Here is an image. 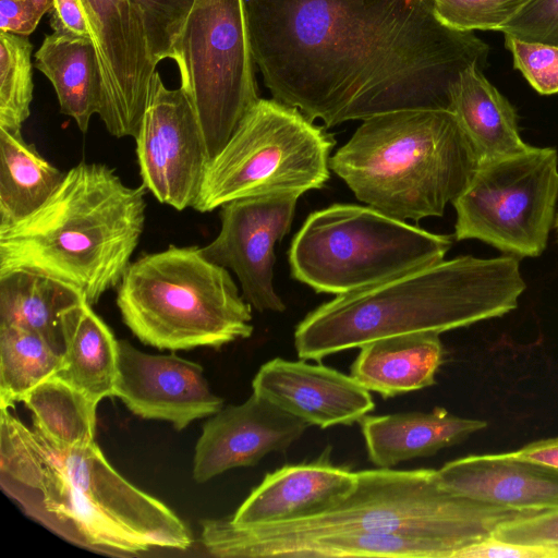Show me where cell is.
Segmentation results:
<instances>
[{"instance_id": "cell-21", "label": "cell", "mask_w": 558, "mask_h": 558, "mask_svg": "<svg viewBox=\"0 0 558 558\" xmlns=\"http://www.w3.org/2000/svg\"><path fill=\"white\" fill-rule=\"evenodd\" d=\"M439 335L412 332L365 343L352 363L351 376L384 399L433 386L444 361Z\"/></svg>"}, {"instance_id": "cell-20", "label": "cell", "mask_w": 558, "mask_h": 558, "mask_svg": "<svg viewBox=\"0 0 558 558\" xmlns=\"http://www.w3.org/2000/svg\"><path fill=\"white\" fill-rule=\"evenodd\" d=\"M359 423L368 458L378 468L433 456L487 427L485 421L457 416L441 407L430 412L365 415Z\"/></svg>"}, {"instance_id": "cell-35", "label": "cell", "mask_w": 558, "mask_h": 558, "mask_svg": "<svg viewBox=\"0 0 558 558\" xmlns=\"http://www.w3.org/2000/svg\"><path fill=\"white\" fill-rule=\"evenodd\" d=\"M493 537L511 544H558V507L500 525Z\"/></svg>"}, {"instance_id": "cell-40", "label": "cell", "mask_w": 558, "mask_h": 558, "mask_svg": "<svg viewBox=\"0 0 558 558\" xmlns=\"http://www.w3.org/2000/svg\"><path fill=\"white\" fill-rule=\"evenodd\" d=\"M40 14H45L47 12H50L53 0H28Z\"/></svg>"}, {"instance_id": "cell-34", "label": "cell", "mask_w": 558, "mask_h": 558, "mask_svg": "<svg viewBox=\"0 0 558 558\" xmlns=\"http://www.w3.org/2000/svg\"><path fill=\"white\" fill-rule=\"evenodd\" d=\"M500 32L524 41L558 47V0H529Z\"/></svg>"}, {"instance_id": "cell-13", "label": "cell", "mask_w": 558, "mask_h": 558, "mask_svg": "<svg viewBox=\"0 0 558 558\" xmlns=\"http://www.w3.org/2000/svg\"><path fill=\"white\" fill-rule=\"evenodd\" d=\"M99 59L98 112L114 137H135L144 114L153 61L142 19L131 0H78Z\"/></svg>"}, {"instance_id": "cell-8", "label": "cell", "mask_w": 558, "mask_h": 558, "mask_svg": "<svg viewBox=\"0 0 558 558\" xmlns=\"http://www.w3.org/2000/svg\"><path fill=\"white\" fill-rule=\"evenodd\" d=\"M451 243L371 206L333 204L305 219L288 256L295 280L337 296L438 263Z\"/></svg>"}, {"instance_id": "cell-25", "label": "cell", "mask_w": 558, "mask_h": 558, "mask_svg": "<svg viewBox=\"0 0 558 558\" xmlns=\"http://www.w3.org/2000/svg\"><path fill=\"white\" fill-rule=\"evenodd\" d=\"M457 549L433 538L399 533H333L271 542L246 558H457Z\"/></svg>"}, {"instance_id": "cell-3", "label": "cell", "mask_w": 558, "mask_h": 558, "mask_svg": "<svg viewBox=\"0 0 558 558\" xmlns=\"http://www.w3.org/2000/svg\"><path fill=\"white\" fill-rule=\"evenodd\" d=\"M524 290L515 256L442 259L322 304L298 324L294 348L320 361L381 338L441 333L508 314Z\"/></svg>"}, {"instance_id": "cell-5", "label": "cell", "mask_w": 558, "mask_h": 558, "mask_svg": "<svg viewBox=\"0 0 558 558\" xmlns=\"http://www.w3.org/2000/svg\"><path fill=\"white\" fill-rule=\"evenodd\" d=\"M434 469L357 471L354 489L314 515L252 527L229 519L202 521L201 539L221 558H246L255 547L279 541L333 533H399L444 542L457 549L492 537L496 529L539 510L495 506L442 489Z\"/></svg>"}, {"instance_id": "cell-23", "label": "cell", "mask_w": 558, "mask_h": 558, "mask_svg": "<svg viewBox=\"0 0 558 558\" xmlns=\"http://www.w3.org/2000/svg\"><path fill=\"white\" fill-rule=\"evenodd\" d=\"M63 364L53 376L98 404L114 396L118 341L107 324L82 300L61 316Z\"/></svg>"}, {"instance_id": "cell-39", "label": "cell", "mask_w": 558, "mask_h": 558, "mask_svg": "<svg viewBox=\"0 0 558 558\" xmlns=\"http://www.w3.org/2000/svg\"><path fill=\"white\" fill-rule=\"evenodd\" d=\"M507 453L558 469V437L536 440Z\"/></svg>"}, {"instance_id": "cell-41", "label": "cell", "mask_w": 558, "mask_h": 558, "mask_svg": "<svg viewBox=\"0 0 558 558\" xmlns=\"http://www.w3.org/2000/svg\"><path fill=\"white\" fill-rule=\"evenodd\" d=\"M556 229H557V234H558V217H557V220H556Z\"/></svg>"}, {"instance_id": "cell-12", "label": "cell", "mask_w": 558, "mask_h": 558, "mask_svg": "<svg viewBox=\"0 0 558 558\" xmlns=\"http://www.w3.org/2000/svg\"><path fill=\"white\" fill-rule=\"evenodd\" d=\"M134 140L146 190L177 210L193 207L210 157L189 96L167 88L157 71Z\"/></svg>"}, {"instance_id": "cell-36", "label": "cell", "mask_w": 558, "mask_h": 558, "mask_svg": "<svg viewBox=\"0 0 558 558\" xmlns=\"http://www.w3.org/2000/svg\"><path fill=\"white\" fill-rule=\"evenodd\" d=\"M460 558H558V544L520 545L492 536L464 549Z\"/></svg>"}, {"instance_id": "cell-16", "label": "cell", "mask_w": 558, "mask_h": 558, "mask_svg": "<svg viewBox=\"0 0 558 558\" xmlns=\"http://www.w3.org/2000/svg\"><path fill=\"white\" fill-rule=\"evenodd\" d=\"M310 425L255 393L228 405L204 424L195 446L193 478L205 483L234 468L256 465L271 452H286Z\"/></svg>"}, {"instance_id": "cell-30", "label": "cell", "mask_w": 558, "mask_h": 558, "mask_svg": "<svg viewBox=\"0 0 558 558\" xmlns=\"http://www.w3.org/2000/svg\"><path fill=\"white\" fill-rule=\"evenodd\" d=\"M32 50L28 37L0 32V128L21 129L29 117Z\"/></svg>"}, {"instance_id": "cell-33", "label": "cell", "mask_w": 558, "mask_h": 558, "mask_svg": "<svg viewBox=\"0 0 558 558\" xmlns=\"http://www.w3.org/2000/svg\"><path fill=\"white\" fill-rule=\"evenodd\" d=\"M513 65L539 94L558 93V47L505 35Z\"/></svg>"}, {"instance_id": "cell-22", "label": "cell", "mask_w": 558, "mask_h": 558, "mask_svg": "<svg viewBox=\"0 0 558 558\" xmlns=\"http://www.w3.org/2000/svg\"><path fill=\"white\" fill-rule=\"evenodd\" d=\"M482 69L472 64L459 74L450 88L449 106L480 163L531 147L520 136L514 108L484 76Z\"/></svg>"}, {"instance_id": "cell-26", "label": "cell", "mask_w": 558, "mask_h": 558, "mask_svg": "<svg viewBox=\"0 0 558 558\" xmlns=\"http://www.w3.org/2000/svg\"><path fill=\"white\" fill-rule=\"evenodd\" d=\"M65 175L23 138L21 129L0 128V227L13 225L37 210Z\"/></svg>"}, {"instance_id": "cell-11", "label": "cell", "mask_w": 558, "mask_h": 558, "mask_svg": "<svg viewBox=\"0 0 558 558\" xmlns=\"http://www.w3.org/2000/svg\"><path fill=\"white\" fill-rule=\"evenodd\" d=\"M557 198L556 149L531 146L483 161L452 202L454 238L476 239L512 256H539L546 248Z\"/></svg>"}, {"instance_id": "cell-29", "label": "cell", "mask_w": 558, "mask_h": 558, "mask_svg": "<svg viewBox=\"0 0 558 558\" xmlns=\"http://www.w3.org/2000/svg\"><path fill=\"white\" fill-rule=\"evenodd\" d=\"M62 353L40 335L0 326V408H11L62 367Z\"/></svg>"}, {"instance_id": "cell-24", "label": "cell", "mask_w": 558, "mask_h": 558, "mask_svg": "<svg viewBox=\"0 0 558 558\" xmlns=\"http://www.w3.org/2000/svg\"><path fill=\"white\" fill-rule=\"evenodd\" d=\"M35 66L51 82L60 111L86 133L90 118L99 112L102 96L99 59L92 38L52 32L35 52Z\"/></svg>"}, {"instance_id": "cell-31", "label": "cell", "mask_w": 558, "mask_h": 558, "mask_svg": "<svg viewBox=\"0 0 558 558\" xmlns=\"http://www.w3.org/2000/svg\"><path fill=\"white\" fill-rule=\"evenodd\" d=\"M138 12L153 61L171 57L173 45L195 0H131Z\"/></svg>"}, {"instance_id": "cell-4", "label": "cell", "mask_w": 558, "mask_h": 558, "mask_svg": "<svg viewBox=\"0 0 558 558\" xmlns=\"http://www.w3.org/2000/svg\"><path fill=\"white\" fill-rule=\"evenodd\" d=\"M146 187L129 186L104 165L82 161L24 219L0 227V275L51 278L90 305L119 286L145 225Z\"/></svg>"}, {"instance_id": "cell-37", "label": "cell", "mask_w": 558, "mask_h": 558, "mask_svg": "<svg viewBox=\"0 0 558 558\" xmlns=\"http://www.w3.org/2000/svg\"><path fill=\"white\" fill-rule=\"evenodd\" d=\"M41 17L28 0H0V32L28 37Z\"/></svg>"}, {"instance_id": "cell-14", "label": "cell", "mask_w": 558, "mask_h": 558, "mask_svg": "<svg viewBox=\"0 0 558 558\" xmlns=\"http://www.w3.org/2000/svg\"><path fill=\"white\" fill-rule=\"evenodd\" d=\"M299 195L238 198L220 207L221 227L203 254L236 276L244 300L258 312L286 310L274 287L275 244L289 231Z\"/></svg>"}, {"instance_id": "cell-18", "label": "cell", "mask_w": 558, "mask_h": 558, "mask_svg": "<svg viewBox=\"0 0 558 558\" xmlns=\"http://www.w3.org/2000/svg\"><path fill=\"white\" fill-rule=\"evenodd\" d=\"M356 482V472L331 463L328 448L313 462L284 465L266 474L229 521L238 527H252L307 518L340 502Z\"/></svg>"}, {"instance_id": "cell-10", "label": "cell", "mask_w": 558, "mask_h": 558, "mask_svg": "<svg viewBox=\"0 0 558 558\" xmlns=\"http://www.w3.org/2000/svg\"><path fill=\"white\" fill-rule=\"evenodd\" d=\"M210 160L259 100L244 0H195L171 57Z\"/></svg>"}, {"instance_id": "cell-27", "label": "cell", "mask_w": 558, "mask_h": 558, "mask_svg": "<svg viewBox=\"0 0 558 558\" xmlns=\"http://www.w3.org/2000/svg\"><path fill=\"white\" fill-rule=\"evenodd\" d=\"M84 300L68 286L37 274L0 275V326H14L44 337L62 353L61 316Z\"/></svg>"}, {"instance_id": "cell-32", "label": "cell", "mask_w": 558, "mask_h": 558, "mask_svg": "<svg viewBox=\"0 0 558 558\" xmlns=\"http://www.w3.org/2000/svg\"><path fill=\"white\" fill-rule=\"evenodd\" d=\"M438 17L460 31H500L529 0H432Z\"/></svg>"}, {"instance_id": "cell-38", "label": "cell", "mask_w": 558, "mask_h": 558, "mask_svg": "<svg viewBox=\"0 0 558 558\" xmlns=\"http://www.w3.org/2000/svg\"><path fill=\"white\" fill-rule=\"evenodd\" d=\"M50 13V26L53 32L90 37L78 0H53Z\"/></svg>"}, {"instance_id": "cell-19", "label": "cell", "mask_w": 558, "mask_h": 558, "mask_svg": "<svg viewBox=\"0 0 558 558\" xmlns=\"http://www.w3.org/2000/svg\"><path fill=\"white\" fill-rule=\"evenodd\" d=\"M448 493L522 510L558 507V469L505 453L472 454L435 471Z\"/></svg>"}, {"instance_id": "cell-6", "label": "cell", "mask_w": 558, "mask_h": 558, "mask_svg": "<svg viewBox=\"0 0 558 558\" xmlns=\"http://www.w3.org/2000/svg\"><path fill=\"white\" fill-rule=\"evenodd\" d=\"M478 165L449 109L399 110L363 120L329 161L359 201L404 221L442 216Z\"/></svg>"}, {"instance_id": "cell-9", "label": "cell", "mask_w": 558, "mask_h": 558, "mask_svg": "<svg viewBox=\"0 0 558 558\" xmlns=\"http://www.w3.org/2000/svg\"><path fill=\"white\" fill-rule=\"evenodd\" d=\"M333 146L332 135L296 108L259 98L209 161L193 208L208 213L238 198L322 189Z\"/></svg>"}, {"instance_id": "cell-28", "label": "cell", "mask_w": 558, "mask_h": 558, "mask_svg": "<svg viewBox=\"0 0 558 558\" xmlns=\"http://www.w3.org/2000/svg\"><path fill=\"white\" fill-rule=\"evenodd\" d=\"M21 402L32 413L33 427L51 441L69 447L95 441L98 404L68 383L51 377Z\"/></svg>"}, {"instance_id": "cell-15", "label": "cell", "mask_w": 558, "mask_h": 558, "mask_svg": "<svg viewBox=\"0 0 558 558\" xmlns=\"http://www.w3.org/2000/svg\"><path fill=\"white\" fill-rule=\"evenodd\" d=\"M114 397L135 415L169 422L177 430L214 415L223 404L199 364L173 353H146L126 340L118 341Z\"/></svg>"}, {"instance_id": "cell-17", "label": "cell", "mask_w": 558, "mask_h": 558, "mask_svg": "<svg viewBox=\"0 0 558 558\" xmlns=\"http://www.w3.org/2000/svg\"><path fill=\"white\" fill-rule=\"evenodd\" d=\"M252 389L287 413L320 428L352 425L375 408L369 390L354 377L305 360L276 357L266 362L256 373Z\"/></svg>"}, {"instance_id": "cell-7", "label": "cell", "mask_w": 558, "mask_h": 558, "mask_svg": "<svg viewBox=\"0 0 558 558\" xmlns=\"http://www.w3.org/2000/svg\"><path fill=\"white\" fill-rule=\"evenodd\" d=\"M117 288L124 324L160 350L219 349L254 330L252 306L229 270L198 246L170 245L141 256Z\"/></svg>"}, {"instance_id": "cell-1", "label": "cell", "mask_w": 558, "mask_h": 558, "mask_svg": "<svg viewBox=\"0 0 558 558\" xmlns=\"http://www.w3.org/2000/svg\"><path fill=\"white\" fill-rule=\"evenodd\" d=\"M255 64L274 99L325 128L449 109L489 47L445 24L432 0H244Z\"/></svg>"}, {"instance_id": "cell-2", "label": "cell", "mask_w": 558, "mask_h": 558, "mask_svg": "<svg viewBox=\"0 0 558 558\" xmlns=\"http://www.w3.org/2000/svg\"><path fill=\"white\" fill-rule=\"evenodd\" d=\"M0 486L33 520L84 549L132 557L184 550L185 523L124 478L96 441L62 446L0 408Z\"/></svg>"}]
</instances>
